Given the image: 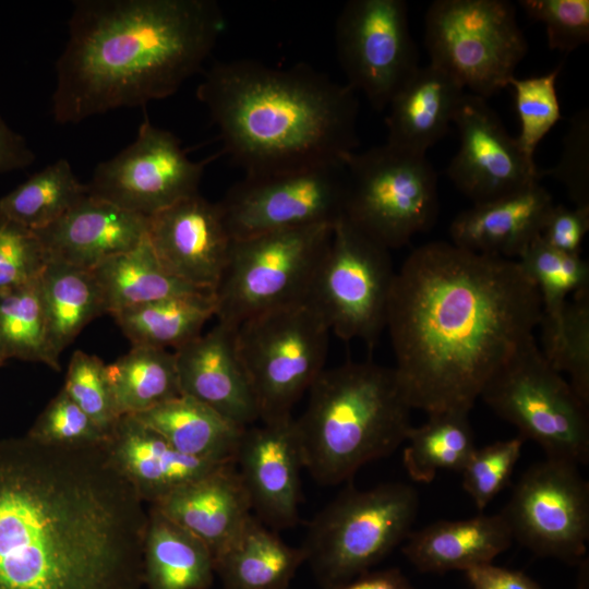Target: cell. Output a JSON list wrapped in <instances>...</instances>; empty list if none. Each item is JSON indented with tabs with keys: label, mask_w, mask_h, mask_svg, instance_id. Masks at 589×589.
<instances>
[{
	"label": "cell",
	"mask_w": 589,
	"mask_h": 589,
	"mask_svg": "<svg viewBox=\"0 0 589 589\" xmlns=\"http://www.w3.org/2000/svg\"><path fill=\"white\" fill-rule=\"evenodd\" d=\"M329 334L308 301L260 313L235 327L260 421L291 416L292 407L325 369Z\"/></svg>",
	"instance_id": "8"
},
{
	"label": "cell",
	"mask_w": 589,
	"mask_h": 589,
	"mask_svg": "<svg viewBox=\"0 0 589 589\" xmlns=\"http://www.w3.org/2000/svg\"><path fill=\"white\" fill-rule=\"evenodd\" d=\"M149 506L204 542L215 560L254 516L235 464L221 466Z\"/></svg>",
	"instance_id": "23"
},
{
	"label": "cell",
	"mask_w": 589,
	"mask_h": 589,
	"mask_svg": "<svg viewBox=\"0 0 589 589\" xmlns=\"http://www.w3.org/2000/svg\"><path fill=\"white\" fill-rule=\"evenodd\" d=\"M526 14L545 27L549 48L569 53L589 41V0H520Z\"/></svg>",
	"instance_id": "44"
},
{
	"label": "cell",
	"mask_w": 589,
	"mask_h": 589,
	"mask_svg": "<svg viewBox=\"0 0 589 589\" xmlns=\"http://www.w3.org/2000/svg\"><path fill=\"white\" fill-rule=\"evenodd\" d=\"M461 84L443 69L419 67L390 99L387 144L426 155L448 131L461 97Z\"/></svg>",
	"instance_id": "25"
},
{
	"label": "cell",
	"mask_w": 589,
	"mask_h": 589,
	"mask_svg": "<svg viewBox=\"0 0 589 589\" xmlns=\"http://www.w3.org/2000/svg\"><path fill=\"white\" fill-rule=\"evenodd\" d=\"M469 412L444 411L428 414L420 426H411L402 464L418 483H430L438 471L460 472L476 449Z\"/></svg>",
	"instance_id": "34"
},
{
	"label": "cell",
	"mask_w": 589,
	"mask_h": 589,
	"mask_svg": "<svg viewBox=\"0 0 589 589\" xmlns=\"http://www.w3.org/2000/svg\"><path fill=\"white\" fill-rule=\"evenodd\" d=\"M324 589H414L398 568L365 572L347 581Z\"/></svg>",
	"instance_id": "49"
},
{
	"label": "cell",
	"mask_w": 589,
	"mask_h": 589,
	"mask_svg": "<svg viewBox=\"0 0 589 589\" xmlns=\"http://www.w3.org/2000/svg\"><path fill=\"white\" fill-rule=\"evenodd\" d=\"M148 217L87 194L59 219L34 230L48 260L93 269L145 237Z\"/></svg>",
	"instance_id": "21"
},
{
	"label": "cell",
	"mask_w": 589,
	"mask_h": 589,
	"mask_svg": "<svg viewBox=\"0 0 589 589\" xmlns=\"http://www.w3.org/2000/svg\"><path fill=\"white\" fill-rule=\"evenodd\" d=\"M88 194L86 183L60 158L0 197V215L32 230L43 229Z\"/></svg>",
	"instance_id": "35"
},
{
	"label": "cell",
	"mask_w": 589,
	"mask_h": 589,
	"mask_svg": "<svg viewBox=\"0 0 589 589\" xmlns=\"http://www.w3.org/2000/svg\"><path fill=\"white\" fill-rule=\"evenodd\" d=\"M541 316L540 294L515 259L445 241L416 248L396 272L386 324L411 408L469 412Z\"/></svg>",
	"instance_id": "2"
},
{
	"label": "cell",
	"mask_w": 589,
	"mask_h": 589,
	"mask_svg": "<svg viewBox=\"0 0 589 589\" xmlns=\"http://www.w3.org/2000/svg\"><path fill=\"white\" fill-rule=\"evenodd\" d=\"M47 262L35 231L0 215V292L37 279Z\"/></svg>",
	"instance_id": "43"
},
{
	"label": "cell",
	"mask_w": 589,
	"mask_h": 589,
	"mask_svg": "<svg viewBox=\"0 0 589 589\" xmlns=\"http://www.w3.org/2000/svg\"><path fill=\"white\" fill-rule=\"evenodd\" d=\"M34 160L35 154L25 139L0 116V172L25 169Z\"/></svg>",
	"instance_id": "48"
},
{
	"label": "cell",
	"mask_w": 589,
	"mask_h": 589,
	"mask_svg": "<svg viewBox=\"0 0 589 589\" xmlns=\"http://www.w3.org/2000/svg\"><path fill=\"white\" fill-rule=\"evenodd\" d=\"M4 362L2 360H0V366L3 364Z\"/></svg>",
	"instance_id": "50"
},
{
	"label": "cell",
	"mask_w": 589,
	"mask_h": 589,
	"mask_svg": "<svg viewBox=\"0 0 589 589\" xmlns=\"http://www.w3.org/2000/svg\"><path fill=\"white\" fill-rule=\"evenodd\" d=\"M589 231V207H551L540 237L550 247L565 253L580 254L581 245Z\"/></svg>",
	"instance_id": "46"
},
{
	"label": "cell",
	"mask_w": 589,
	"mask_h": 589,
	"mask_svg": "<svg viewBox=\"0 0 589 589\" xmlns=\"http://www.w3.org/2000/svg\"><path fill=\"white\" fill-rule=\"evenodd\" d=\"M453 123L460 142L446 175L473 204L502 197L541 179L534 161L524 155L486 99L465 93Z\"/></svg>",
	"instance_id": "17"
},
{
	"label": "cell",
	"mask_w": 589,
	"mask_h": 589,
	"mask_svg": "<svg viewBox=\"0 0 589 589\" xmlns=\"http://www.w3.org/2000/svg\"><path fill=\"white\" fill-rule=\"evenodd\" d=\"M56 63L51 111L60 124L173 95L225 28L213 0H77Z\"/></svg>",
	"instance_id": "3"
},
{
	"label": "cell",
	"mask_w": 589,
	"mask_h": 589,
	"mask_svg": "<svg viewBox=\"0 0 589 589\" xmlns=\"http://www.w3.org/2000/svg\"><path fill=\"white\" fill-rule=\"evenodd\" d=\"M39 277L0 292V360L40 362L60 371L49 346Z\"/></svg>",
	"instance_id": "36"
},
{
	"label": "cell",
	"mask_w": 589,
	"mask_h": 589,
	"mask_svg": "<svg viewBox=\"0 0 589 589\" xmlns=\"http://www.w3.org/2000/svg\"><path fill=\"white\" fill-rule=\"evenodd\" d=\"M561 65L538 76H513L508 82L514 89L520 122V131L515 139L524 155L532 161L539 143L562 118L556 92Z\"/></svg>",
	"instance_id": "39"
},
{
	"label": "cell",
	"mask_w": 589,
	"mask_h": 589,
	"mask_svg": "<svg viewBox=\"0 0 589 589\" xmlns=\"http://www.w3.org/2000/svg\"><path fill=\"white\" fill-rule=\"evenodd\" d=\"M430 63L488 99L515 76L528 44L507 0H436L424 21Z\"/></svg>",
	"instance_id": "11"
},
{
	"label": "cell",
	"mask_w": 589,
	"mask_h": 589,
	"mask_svg": "<svg viewBox=\"0 0 589 589\" xmlns=\"http://www.w3.org/2000/svg\"><path fill=\"white\" fill-rule=\"evenodd\" d=\"M173 352L181 396L241 428L260 421L256 399L238 354L235 327L217 322Z\"/></svg>",
	"instance_id": "20"
},
{
	"label": "cell",
	"mask_w": 589,
	"mask_h": 589,
	"mask_svg": "<svg viewBox=\"0 0 589 589\" xmlns=\"http://www.w3.org/2000/svg\"><path fill=\"white\" fill-rule=\"evenodd\" d=\"M107 376L120 416H135L181 396L175 352L132 346L107 364Z\"/></svg>",
	"instance_id": "33"
},
{
	"label": "cell",
	"mask_w": 589,
	"mask_h": 589,
	"mask_svg": "<svg viewBox=\"0 0 589 589\" xmlns=\"http://www.w3.org/2000/svg\"><path fill=\"white\" fill-rule=\"evenodd\" d=\"M471 589H542L519 570L486 564L465 572Z\"/></svg>",
	"instance_id": "47"
},
{
	"label": "cell",
	"mask_w": 589,
	"mask_h": 589,
	"mask_svg": "<svg viewBox=\"0 0 589 589\" xmlns=\"http://www.w3.org/2000/svg\"><path fill=\"white\" fill-rule=\"evenodd\" d=\"M143 504L103 446L0 440V589H142Z\"/></svg>",
	"instance_id": "1"
},
{
	"label": "cell",
	"mask_w": 589,
	"mask_h": 589,
	"mask_svg": "<svg viewBox=\"0 0 589 589\" xmlns=\"http://www.w3.org/2000/svg\"><path fill=\"white\" fill-rule=\"evenodd\" d=\"M304 562L301 546L285 543L253 516L237 540L215 560V573L223 589H288Z\"/></svg>",
	"instance_id": "29"
},
{
	"label": "cell",
	"mask_w": 589,
	"mask_h": 589,
	"mask_svg": "<svg viewBox=\"0 0 589 589\" xmlns=\"http://www.w3.org/2000/svg\"><path fill=\"white\" fill-rule=\"evenodd\" d=\"M561 182L575 206L589 207V112L582 109L569 121L557 164L540 171Z\"/></svg>",
	"instance_id": "45"
},
{
	"label": "cell",
	"mask_w": 589,
	"mask_h": 589,
	"mask_svg": "<svg viewBox=\"0 0 589 589\" xmlns=\"http://www.w3.org/2000/svg\"><path fill=\"white\" fill-rule=\"evenodd\" d=\"M51 352H61L94 318L106 314L97 281L89 269L48 260L40 277Z\"/></svg>",
	"instance_id": "32"
},
{
	"label": "cell",
	"mask_w": 589,
	"mask_h": 589,
	"mask_svg": "<svg viewBox=\"0 0 589 589\" xmlns=\"http://www.w3.org/2000/svg\"><path fill=\"white\" fill-rule=\"evenodd\" d=\"M513 540L541 557L585 560L589 541V483L578 466L546 458L529 467L501 510Z\"/></svg>",
	"instance_id": "14"
},
{
	"label": "cell",
	"mask_w": 589,
	"mask_h": 589,
	"mask_svg": "<svg viewBox=\"0 0 589 589\" xmlns=\"http://www.w3.org/2000/svg\"><path fill=\"white\" fill-rule=\"evenodd\" d=\"M91 271L100 289L106 313L110 315L171 296L207 291L169 274L158 261L147 236L136 247L105 260Z\"/></svg>",
	"instance_id": "30"
},
{
	"label": "cell",
	"mask_w": 589,
	"mask_h": 589,
	"mask_svg": "<svg viewBox=\"0 0 589 589\" xmlns=\"http://www.w3.org/2000/svg\"><path fill=\"white\" fill-rule=\"evenodd\" d=\"M196 97L244 176L344 163L359 145L356 91L304 63L216 62Z\"/></svg>",
	"instance_id": "4"
},
{
	"label": "cell",
	"mask_w": 589,
	"mask_h": 589,
	"mask_svg": "<svg viewBox=\"0 0 589 589\" xmlns=\"http://www.w3.org/2000/svg\"><path fill=\"white\" fill-rule=\"evenodd\" d=\"M480 397L546 458L589 462V405L551 366L536 338L491 377Z\"/></svg>",
	"instance_id": "10"
},
{
	"label": "cell",
	"mask_w": 589,
	"mask_h": 589,
	"mask_svg": "<svg viewBox=\"0 0 589 589\" xmlns=\"http://www.w3.org/2000/svg\"><path fill=\"white\" fill-rule=\"evenodd\" d=\"M215 158L190 159L173 133L145 116L135 140L99 163L86 185L92 196L151 217L199 193L204 169Z\"/></svg>",
	"instance_id": "16"
},
{
	"label": "cell",
	"mask_w": 589,
	"mask_h": 589,
	"mask_svg": "<svg viewBox=\"0 0 589 589\" xmlns=\"http://www.w3.org/2000/svg\"><path fill=\"white\" fill-rule=\"evenodd\" d=\"M333 226L272 231L233 240L213 294L217 322L236 327L260 313L306 301Z\"/></svg>",
	"instance_id": "9"
},
{
	"label": "cell",
	"mask_w": 589,
	"mask_h": 589,
	"mask_svg": "<svg viewBox=\"0 0 589 589\" xmlns=\"http://www.w3.org/2000/svg\"><path fill=\"white\" fill-rule=\"evenodd\" d=\"M146 236L169 274L214 292L233 242L219 202L185 197L148 217Z\"/></svg>",
	"instance_id": "19"
},
{
	"label": "cell",
	"mask_w": 589,
	"mask_h": 589,
	"mask_svg": "<svg viewBox=\"0 0 589 589\" xmlns=\"http://www.w3.org/2000/svg\"><path fill=\"white\" fill-rule=\"evenodd\" d=\"M405 541L402 553L419 572L443 574L492 564L510 546L513 536L500 512L437 520L411 531Z\"/></svg>",
	"instance_id": "26"
},
{
	"label": "cell",
	"mask_w": 589,
	"mask_h": 589,
	"mask_svg": "<svg viewBox=\"0 0 589 589\" xmlns=\"http://www.w3.org/2000/svg\"><path fill=\"white\" fill-rule=\"evenodd\" d=\"M143 542V582L148 589H208L215 558L193 533L149 506Z\"/></svg>",
	"instance_id": "27"
},
{
	"label": "cell",
	"mask_w": 589,
	"mask_h": 589,
	"mask_svg": "<svg viewBox=\"0 0 589 589\" xmlns=\"http://www.w3.org/2000/svg\"><path fill=\"white\" fill-rule=\"evenodd\" d=\"M418 509V491L408 483L349 485L311 520L305 562L324 588L369 572L407 539Z\"/></svg>",
	"instance_id": "6"
},
{
	"label": "cell",
	"mask_w": 589,
	"mask_h": 589,
	"mask_svg": "<svg viewBox=\"0 0 589 589\" xmlns=\"http://www.w3.org/2000/svg\"><path fill=\"white\" fill-rule=\"evenodd\" d=\"M525 441L517 435L481 448L476 447L468 458L460 471L462 488L479 510H483L508 484Z\"/></svg>",
	"instance_id": "42"
},
{
	"label": "cell",
	"mask_w": 589,
	"mask_h": 589,
	"mask_svg": "<svg viewBox=\"0 0 589 589\" xmlns=\"http://www.w3.org/2000/svg\"><path fill=\"white\" fill-rule=\"evenodd\" d=\"M395 276L389 250L342 216L333 226L306 301L330 333L373 348L386 328Z\"/></svg>",
	"instance_id": "12"
},
{
	"label": "cell",
	"mask_w": 589,
	"mask_h": 589,
	"mask_svg": "<svg viewBox=\"0 0 589 589\" xmlns=\"http://www.w3.org/2000/svg\"><path fill=\"white\" fill-rule=\"evenodd\" d=\"M344 163L244 176L219 201L233 240L317 225L334 226L344 215Z\"/></svg>",
	"instance_id": "13"
},
{
	"label": "cell",
	"mask_w": 589,
	"mask_h": 589,
	"mask_svg": "<svg viewBox=\"0 0 589 589\" xmlns=\"http://www.w3.org/2000/svg\"><path fill=\"white\" fill-rule=\"evenodd\" d=\"M215 313L213 292L199 291L151 301L111 316L132 346L176 350L200 336Z\"/></svg>",
	"instance_id": "31"
},
{
	"label": "cell",
	"mask_w": 589,
	"mask_h": 589,
	"mask_svg": "<svg viewBox=\"0 0 589 589\" xmlns=\"http://www.w3.org/2000/svg\"><path fill=\"white\" fill-rule=\"evenodd\" d=\"M62 389L109 435L121 418L107 376V364L94 354H72Z\"/></svg>",
	"instance_id": "40"
},
{
	"label": "cell",
	"mask_w": 589,
	"mask_h": 589,
	"mask_svg": "<svg viewBox=\"0 0 589 589\" xmlns=\"http://www.w3.org/2000/svg\"><path fill=\"white\" fill-rule=\"evenodd\" d=\"M540 182L473 204L452 221V243L479 254L515 259L538 236L553 206Z\"/></svg>",
	"instance_id": "24"
},
{
	"label": "cell",
	"mask_w": 589,
	"mask_h": 589,
	"mask_svg": "<svg viewBox=\"0 0 589 589\" xmlns=\"http://www.w3.org/2000/svg\"><path fill=\"white\" fill-rule=\"evenodd\" d=\"M296 420L303 468L320 484L351 479L368 462L392 455L412 426L397 373L372 361L324 369Z\"/></svg>",
	"instance_id": "5"
},
{
	"label": "cell",
	"mask_w": 589,
	"mask_h": 589,
	"mask_svg": "<svg viewBox=\"0 0 589 589\" xmlns=\"http://www.w3.org/2000/svg\"><path fill=\"white\" fill-rule=\"evenodd\" d=\"M261 422L244 429L235 467L254 516L273 530L291 528L299 520L303 469L296 420L288 416Z\"/></svg>",
	"instance_id": "18"
},
{
	"label": "cell",
	"mask_w": 589,
	"mask_h": 589,
	"mask_svg": "<svg viewBox=\"0 0 589 589\" xmlns=\"http://www.w3.org/2000/svg\"><path fill=\"white\" fill-rule=\"evenodd\" d=\"M541 352L561 374L567 373L589 405V289L574 293L556 316H541Z\"/></svg>",
	"instance_id": "37"
},
{
	"label": "cell",
	"mask_w": 589,
	"mask_h": 589,
	"mask_svg": "<svg viewBox=\"0 0 589 589\" xmlns=\"http://www.w3.org/2000/svg\"><path fill=\"white\" fill-rule=\"evenodd\" d=\"M536 286L542 314L558 315L568 297L589 289V264L580 254L565 253L536 237L515 259Z\"/></svg>",
	"instance_id": "38"
},
{
	"label": "cell",
	"mask_w": 589,
	"mask_h": 589,
	"mask_svg": "<svg viewBox=\"0 0 589 589\" xmlns=\"http://www.w3.org/2000/svg\"><path fill=\"white\" fill-rule=\"evenodd\" d=\"M344 217L388 250L432 227L437 215V177L426 155L387 143L344 158Z\"/></svg>",
	"instance_id": "7"
},
{
	"label": "cell",
	"mask_w": 589,
	"mask_h": 589,
	"mask_svg": "<svg viewBox=\"0 0 589 589\" xmlns=\"http://www.w3.org/2000/svg\"><path fill=\"white\" fill-rule=\"evenodd\" d=\"M134 417L158 432L181 454L216 464H235L245 429L185 396L168 400Z\"/></svg>",
	"instance_id": "28"
},
{
	"label": "cell",
	"mask_w": 589,
	"mask_h": 589,
	"mask_svg": "<svg viewBox=\"0 0 589 589\" xmlns=\"http://www.w3.org/2000/svg\"><path fill=\"white\" fill-rule=\"evenodd\" d=\"M103 447L141 501L149 505L228 465L181 454L134 416H122Z\"/></svg>",
	"instance_id": "22"
},
{
	"label": "cell",
	"mask_w": 589,
	"mask_h": 589,
	"mask_svg": "<svg viewBox=\"0 0 589 589\" xmlns=\"http://www.w3.org/2000/svg\"><path fill=\"white\" fill-rule=\"evenodd\" d=\"M335 45L347 84L378 111L420 67L404 0L348 1L336 21Z\"/></svg>",
	"instance_id": "15"
},
{
	"label": "cell",
	"mask_w": 589,
	"mask_h": 589,
	"mask_svg": "<svg viewBox=\"0 0 589 589\" xmlns=\"http://www.w3.org/2000/svg\"><path fill=\"white\" fill-rule=\"evenodd\" d=\"M51 446H103L108 435L61 389L45 407L26 434Z\"/></svg>",
	"instance_id": "41"
}]
</instances>
